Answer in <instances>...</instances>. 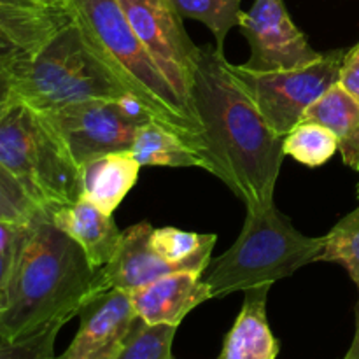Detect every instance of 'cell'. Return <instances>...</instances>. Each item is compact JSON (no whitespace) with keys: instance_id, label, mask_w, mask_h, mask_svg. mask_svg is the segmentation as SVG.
Instances as JSON below:
<instances>
[{"instance_id":"1","label":"cell","mask_w":359,"mask_h":359,"mask_svg":"<svg viewBox=\"0 0 359 359\" xmlns=\"http://www.w3.org/2000/svg\"><path fill=\"white\" fill-rule=\"evenodd\" d=\"M221 49H202L191 102L202 125L207 172L224 182L248 209L273 203L284 160L277 135L231 72Z\"/></svg>"},{"instance_id":"2","label":"cell","mask_w":359,"mask_h":359,"mask_svg":"<svg viewBox=\"0 0 359 359\" xmlns=\"http://www.w3.org/2000/svg\"><path fill=\"white\" fill-rule=\"evenodd\" d=\"M98 294V270L44 210L21 230L0 312V339L20 340L63 326Z\"/></svg>"},{"instance_id":"3","label":"cell","mask_w":359,"mask_h":359,"mask_svg":"<svg viewBox=\"0 0 359 359\" xmlns=\"http://www.w3.org/2000/svg\"><path fill=\"white\" fill-rule=\"evenodd\" d=\"M67 11L91 51L125 90L144 105L158 125L181 135L202 156L198 118L153 62L118 0H70Z\"/></svg>"},{"instance_id":"4","label":"cell","mask_w":359,"mask_h":359,"mask_svg":"<svg viewBox=\"0 0 359 359\" xmlns=\"http://www.w3.org/2000/svg\"><path fill=\"white\" fill-rule=\"evenodd\" d=\"M325 237H307L273 203L248 209L241 235L219 258L210 259L202 279L212 298L235 291L270 287L302 266L318 262Z\"/></svg>"},{"instance_id":"5","label":"cell","mask_w":359,"mask_h":359,"mask_svg":"<svg viewBox=\"0 0 359 359\" xmlns=\"http://www.w3.org/2000/svg\"><path fill=\"white\" fill-rule=\"evenodd\" d=\"M16 97L35 111L51 112L77 102H118L132 95L91 51L76 21H70L39 51L20 60Z\"/></svg>"},{"instance_id":"6","label":"cell","mask_w":359,"mask_h":359,"mask_svg":"<svg viewBox=\"0 0 359 359\" xmlns=\"http://www.w3.org/2000/svg\"><path fill=\"white\" fill-rule=\"evenodd\" d=\"M0 163L46 212L83 198L79 167L48 119L20 98L0 109Z\"/></svg>"},{"instance_id":"7","label":"cell","mask_w":359,"mask_h":359,"mask_svg":"<svg viewBox=\"0 0 359 359\" xmlns=\"http://www.w3.org/2000/svg\"><path fill=\"white\" fill-rule=\"evenodd\" d=\"M346 51H332L307 67L259 72L245 65H230L238 84L279 137H286L312 104L339 83Z\"/></svg>"},{"instance_id":"8","label":"cell","mask_w":359,"mask_h":359,"mask_svg":"<svg viewBox=\"0 0 359 359\" xmlns=\"http://www.w3.org/2000/svg\"><path fill=\"white\" fill-rule=\"evenodd\" d=\"M139 41L175 93L195 112L191 86L202 48L188 37L170 0H118ZM196 114V112H195ZM198 118V116H196Z\"/></svg>"},{"instance_id":"9","label":"cell","mask_w":359,"mask_h":359,"mask_svg":"<svg viewBox=\"0 0 359 359\" xmlns=\"http://www.w3.org/2000/svg\"><path fill=\"white\" fill-rule=\"evenodd\" d=\"M41 114L79 168L104 154L130 151L137 130L144 125L119 100H84Z\"/></svg>"},{"instance_id":"10","label":"cell","mask_w":359,"mask_h":359,"mask_svg":"<svg viewBox=\"0 0 359 359\" xmlns=\"http://www.w3.org/2000/svg\"><path fill=\"white\" fill-rule=\"evenodd\" d=\"M238 27L251 48L248 69L259 72L300 69L323 56L293 23L284 0H256L251 9L242 11Z\"/></svg>"},{"instance_id":"11","label":"cell","mask_w":359,"mask_h":359,"mask_svg":"<svg viewBox=\"0 0 359 359\" xmlns=\"http://www.w3.org/2000/svg\"><path fill=\"white\" fill-rule=\"evenodd\" d=\"M81 323L72 344L55 359H116L135 319L130 293L105 291L79 314Z\"/></svg>"},{"instance_id":"12","label":"cell","mask_w":359,"mask_h":359,"mask_svg":"<svg viewBox=\"0 0 359 359\" xmlns=\"http://www.w3.org/2000/svg\"><path fill=\"white\" fill-rule=\"evenodd\" d=\"M153 230L149 223H139L123 231L111 262L98 270L102 293L111 290L132 293L168 273L186 272L181 265L167 262L154 251L151 245Z\"/></svg>"},{"instance_id":"13","label":"cell","mask_w":359,"mask_h":359,"mask_svg":"<svg viewBox=\"0 0 359 359\" xmlns=\"http://www.w3.org/2000/svg\"><path fill=\"white\" fill-rule=\"evenodd\" d=\"M137 318L147 325L179 326L203 302L210 300V287L202 273L174 272L130 293Z\"/></svg>"},{"instance_id":"14","label":"cell","mask_w":359,"mask_h":359,"mask_svg":"<svg viewBox=\"0 0 359 359\" xmlns=\"http://www.w3.org/2000/svg\"><path fill=\"white\" fill-rule=\"evenodd\" d=\"M48 216L60 230L81 245L95 270H100L111 262L123 233L112 214L104 212L86 198H79L69 205L49 210Z\"/></svg>"},{"instance_id":"15","label":"cell","mask_w":359,"mask_h":359,"mask_svg":"<svg viewBox=\"0 0 359 359\" xmlns=\"http://www.w3.org/2000/svg\"><path fill=\"white\" fill-rule=\"evenodd\" d=\"M140 168L130 151H118L88 161L79 168L83 198L112 214L135 186Z\"/></svg>"},{"instance_id":"16","label":"cell","mask_w":359,"mask_h":359,"mask_svg":"<svg viewBox=\"0 0 359 359\" xmlns=\"http://www.w3.org/2000/svg\"><path fill=\"white\" fill-rule=\"evenodd\" d=\"M270 287L245 291L244 305L224 340L217 359H276L279 344L266 319Z\"/></svg>"},{"instance_id":"17","label":"cell","mask_w":359,"mask_h":359,"mask_svg":"<svg viewBox=\"0 0 359 359\" xmlns=\"http://www.w3.org/2000/svg\"><path fill=\"white\" fill-rule=\"evenodd\" d=\"M70 21L69 11L51 9L35 0H0V30L28 55L39 51Z\"/></svg>"},{"instance_id":"18","label":"cell","mask_w":359,"mask_h":359,"mask_svg":"<svg viewBox=\"0 0 359 359\" xmlns=\"http://www.w3.org/2000/svg\"><path fill=\"white\" fill-rule=\"evenodd\" d=\"M304 119L321 123L335 133L344 163L359 172V100L339 83L305 112Z\"/></svg>"},{"instance_id":"19","label":"cell","mask_w":359,"mask_h":359,"mask_svg":"<svg viewBox=\"0 0 359 359\" xmlns=\"http://www.w3.org/2000/svg\"><path fill=\"white\" fill-rule=\"evenodd\" d=\"M130 153L140 167H198L207 170L205 160L191 144L154 121L139 126Z\"/></svg>"},{"instance_id":"20","label":"cell","mask_w":359,"mask_h":359,"mask_svg":"<svg viewBox=\"0 0 359 359\" xmlns=\"http://www.w3.org/2000/svg\"><path fill=\"white\" fill-rule=\"evenodd\" d=\"M216 241L214 233H195L172 226L154 228L151 233V245L161 258L196 273H202L210 263Z\"/></svg>"},{"instance_id":"21","label":"cell","mask_w":359,"mask_h":359,"mask_svg":"<svg viewBox=\"0 0 359 359\" xmlns=\"http://www.w3.org/2000/svg\"><path fill=\"white\" fill-rule=\"evenodd\" d=\"M284 154L293 156L305 167H321L339 151L335 133L321 123L302 119L283 142Z\"/></svg>"},{"instance_id":"22","label":"cell","mask_w":359,"mask_h":359,"mask_svg":"<svg viewBox=\"0 0 359 359\" xmlns=\"http://www.w3.org/2000/svg\"><path fill=\"white\" fill-rule=\"evenodd\" d=\"M182 18L198 20L216 39V48L223 51L228 32L238 25L242 0H170Z\"/></svg>"},{"instance_id":"23","label":"cell","mask_w":359,"mask_h":359,"mask_svg":"<svg viewBox=\"0 0 359 359\" xmlns=\"http://www.w3.org/2000/svg\"><path fill=\"white\" fill-rule=\"evenodd\" d=\"M175 332L177 326L147 325L135 316L128 337L116 359H174L172 342Z\"/></svg>"},{"instance_id":"24","label":"cell","mask_w":359,"mask_h":359,"mask_svg":"<svg viewBox=\"0 0 359 359\" xmlns=\"http://www.w3.org/2000/svg\"><path fill=\"white\" fill-rule=\"evenodd\" d=\"M318 262H335L346 266L359 290V207L325 235V249Z\"/></svg>"},{"instance_id":"25","label":"cell","mask_w":359,"mask_h":359,"mask_svg":"<svg viewBox=\"0 0 359 359\" xmlns=\"http://www.w3.org/2000/svg\"><path fill=\"white\" fill-rule=\"evenodd\" d=\"M42 212L44 209L32 198L25 186L0 163V221L23 226Z\"/></svg>"},{"instance_id":"26","label":"cell","mask_w":359,"mask_h":359,"mask_svg":"<svg viewBox=\"0 0 359 359\" xmlns=\"http://www.w3.org/2000/svg\"><path fill=\"white\" fill-rule=\"evenodd\" d=\"M62 326H49L20 340L0 339V359H55V342Z\"/></svg>"},{"instance_id":"27","label":"cell","mask_w":359,"mask_h":359,"mask_svg":"<svg viewBox=\"0 0 359 359\" xmlns=\"http://www.w3.org/2000/svg\"><path fill=\"white\" fill-rule=\"evenodd\" d=\"M28 53H18L11 56H0V109L13 102L16 97V70L18 63Z\"/></svg>"},{"instance_id":"28","label":"cell","mask_w":359,"mask_h":359,"mask_svg":"<svg viewBox=\"0 0 359 359\" xmlns=\"http://www.w3.org/2000/svg\"><path fill=\"white\" fill-rule=\"evenodd\" d=\"M339 84L359 100V42L346 53L342 69H340Z\"/></svg>"},{"instance_id":"29","label":"cell","mask_w":359,"mask_h":359,"mask_svg":"<svg viewBox=\"0 0 359 359\" xmlns=\"http://www.w3.org/2000/svg\"><path fill=\"white\" fill-rule=\"evenodd\" d=\"M18 242H20V238H18ZM18 242L14 248L0 252V312L4 311V307H6V304H7V290H9L11 272H13L14 258H16Z\"/></svg>"},{"instance_id":"30","label":"cell","mask_w":359,"mask_h":359,"mask_svg":"<svg viewBox=\"0 0 359 359\" xmlns=\"http://www.w3.org/2000/svg\"><path fill=\"white\" fill-rule=\"evenodd\" d=\"M23 226H20V224L6 223V221H0V252L7 251V249H11L16 245Z\"/></svg>"},{"instance_id":"31","label":"cell","mask_w":359,"mask_h":359,"mask_svg":"<svg viewBox=\"0 0 359 359\" xmlns=\"http://www.w3.org/2000/svg\"><path fill=\"white\" fill-rule=\"evenodd\" d=\"M18 53H27L16 44V42L11 41L9 35L4 34L0 30V56H11V55H18Z\"/></svg>"},{"instance_id":"32","label":"cell","mask_w":359,"mask_h":359,"mask_svg":"<svg viewBox=\"0 0 359 359\" xmlns=\"http://www.w3.org/2000/svg\"><path fill=\"white\" fill-rule=\"evenodd\" d=\"M344 359H359V316H358V326H356V335H354L353 344H351L349 351H347L346 358Z\"/></svg>"},{"instance_id":"33","label":"cell","mask_w":359,"mask_h":359,"mask_svg":"<svg viewBox=\"0 0 359 359\" xmlns=\"http://www.w3.org/2000/svg\"><path fill=\"white\" fill-rule=\"evenodd\" d=\"M35 2L42 4V6H46V7H51V9L67 11L69 9L70 0H35Z\"/></svg>"},{"instance_id":"34","label":"cell","mask_w":359,"mask_h":359,"mask_svg":"<svg viewBox=\"0 0 359 359\" xmlns=\"http://www.w3.org/2000/svg\"><path fill=\"white\" fill-rule=\"evenodd\" d=\"M358 198H359V184H358Z\"/></svg>"}]
</instances>
